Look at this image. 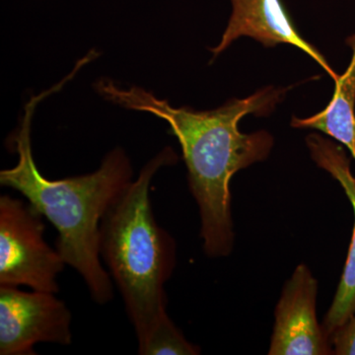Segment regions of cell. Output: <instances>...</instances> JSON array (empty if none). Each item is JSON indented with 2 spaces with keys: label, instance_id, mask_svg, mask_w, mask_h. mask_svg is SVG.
Instances as JSON below:
<instances>
[{
  "label": "cell",
  "instance_id": "obj_4",
  "mask_svg": "<svg viewBox=\"0 0 355 355\" xmlns=\"http://www.w3.org/2000/svg\"><path fill=\"white\" fill-rule=\"evenodd\" d=\"M43 216L29 202L0 197V286L58 293L67 265L44 240Z\"/></svg>",
  "mask_w": 355,
  "mask_h": 355
},
{
  "label": "cell",
  "instance_id": "obj_11",
  "mask_svg": "<svg viewBox=\"0 0 355 355\" xmlns=\"http://www.w3.org/2000/svg\"><path fill=\"white\" fill-rule=\"evenodd\" d=\"M334 354L355 355V314L331 338Z\"/></svg>",
  "mask_w": 355,
  "mask_h": 355
},
{
  "label": "cell",
  "instance_id": "obj_8",
  "mask_svg": "<svg viewBox=\"0 0 355 355\" xmlns=\"http://www.w3.org/2000/svg\"><path fill=\"white\" fill-rule=\"evenodd\" d=\"M305 141L311 158L340 183L354 212V232L347 261L335 298L324 319V330L331 338L355 314V177L350 170L349 156L342 146L319 133H311Z\"/></svg>",
  "mask_w": 355,
  "mask_h": 355
},
{
  "label": "cell",
  "instance_id": "obj_2",
  "mask_svg": "<svg viewBox=\"0 0 355 355\" xmlns=\"http://www.w3.org/2000/svg\"><path fill=\"white\" fill-rule=\"evenodd\" d=\"M67 83L64 79L33 96L26 104L19 127L8 139L18 162L0 172V184L19 191L55 226L58 253L81 275L93 300L105 305L113 299L114 287L100 261V227L104 216L132 184V165L125 151L116 147L105 156L96 171L89 174L60 180L41 174L33 156V116L39 103Z\"/></svg>",
  "mask_w": 355,
  "mask_h": 355
},
{
  "label": "cell",
  "instance_id": "obj_10",
  "mask_svg": "<svg viewBox=\"0 0 355 355\" xmlns=\"http://www.w3.org/2000/svg\"><path fill=\"white\" fill-rule=\"evenodd\" d=\"M200 349L188 342L169 316L161 320L146 340L139 343L140 355H196Z\"/></svg>",
  "mask_w": 355,
  "mask_h": 355
},
{
  "label": "cell",
  "instance_id": "obj_7",
  "mask_svg": "<svg viewBox=\"0 0 355 355\" xmlns=\"http://www.w3.org/2000/svg\"><path fill=\"white\" fill-rule=\"evenodd\" d=\"M230 2L232 11L227 27L219 44L210 49L214 58L227 50L236 40L250 37L266 48L279 44L295 46L314 60L334 81L336 80L338 74L331 69L324 55L301 36L282 0H230Z\"/></svg>",
  "mask_w": 355,
  "mask_h": 355
},
{
  "label": "cell",
  "instance_id": "obj_9",
  "mask_svg": "<svg viewBox=\"0 0 355 355\" xmlns=\"http://www.w3.org/2000/svg\"><path fill=\"white\" fill-rule=\"evenodd\" d=\"M352 50L347 71L335 80L333 98L319 113L301 119L292 116L291 125L323 132L347 147L355 161V34L347 40Z\"/></svg>",
  "mask_w": 355,
  "mask_h": 355
},
{
  "label": "cell",
  "instance_id": "obj_3",
  "mask_svg": "<svg viewBox=\"0 0 355 355\" xmlns=\"http://www.w3.org/2000/svg\"><path fill=\"white\" fill-rule=\"evenodd\" d=\"M176 162L171 147L150 159L100 227V254L121 292L137 343L168 316L165 284L176 263V244L156 221L149 191L156 173Z\"/></svg>",
  "mask_w": 355,
  "mask_h": 355
},
{
  "label": "cell",
  "instance_id": "obj_5",
  "mask_svg": "<svg viewBox=\"0 0 355 355\" xmlns=\"http://www.w3.org/2000/svg\"><path fill=\"white\" fill-rule=\"evenodd\" d=\"M42 343H72L67 304L51 292L0 286V354L35 355Z\"/></svg>",
  "mask_w": 355,
  "mask_h": 355
},
{
  "label": "cell",
  "instance_id": "obj_6",
  "mask_svg": "<svg viewBox=\"0 0 355 355\" xmlns=\"http://www.w3.org/2000/svg\"><path fill=\"white\" fill-rule=\"evenodd\" d=\"M317 293V279L301 263L284 284L275 307L268 354H334L331 338L318 322Z\"/></svg>",
  "mask_w": 355,
  "mask_h": 355
},
{
  "label": "cell",
  "instance_id": "obj_1",
  "mask_svg": "<svg viewBox=\"0 0 355 355\" xmlns=\"http://www.w3.org/2000/svg\"><path fill=\"white\" fill-rule=\"evenodd\" d=\"M94 89L116 106L154 114L169 125L181 146L189 187L200 209L203 251L209 258L227 257L235 242L231 179L240 170L265 161L275 144L266 130L242 132L240 121L248 114H272L288 88L268 86L243 99L232 98L210 111L174 107L146 89L121 87L107 77L98 79Z\"/></svg>",
  "mask_w": 355,
  "mask_h": 355
}]
</instances>
